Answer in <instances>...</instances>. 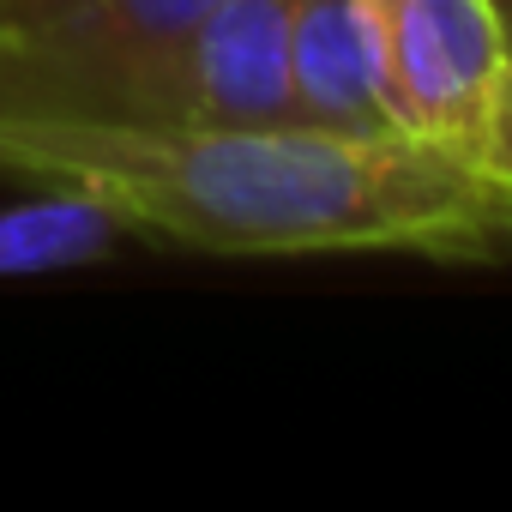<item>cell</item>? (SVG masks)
<instances>
[{"mask_svg": "<svg viewBox=\"0 0 512 512\" xmlns=\"http://www.w3.org/2000/svg\"><path fill=\"white\" fill-rule=\"evenodd\" d=\"M127 235L133 229L103 199L73 193V187H43L31 199L0 205V278L85 272L97 260H115Z\"/></svg>", "mask_w": 512, "mask_h": 512, "instance_id": "6", "label": "cell"}, {"mask_svg": "<svg viewBox=\"0 0 512 512\" xmlns=\"http://www.w3.org/2000/svg\"><path fill=\"white\" fill-rule=\"evenodd\" d=\"M0 175L91 193L133 235L199 253H422L452 266L512 253V187L404 133L0 109Z\"/></svg>", "mask_w": 512, "mask_h": 512, "instance_id": "1", "label": "cell"}, {"mask_svg": "<svg viewBox=\"0 0 512 512\" xmlns=\"http://www.w3.org/2000/svg\"><path fill=\"white\" fill-rule=\"evenodd\" d=\"M488 163H494V175L512 187V61H506L500 103H494V139H488Z\"/></svg>", "mask_w": 512, "mask_h": 512, "instance_id": "8", "label": "cell"}, {"mask_svg": "<svg viewBox=\"0 0 512 512\" xmlns=\"http://www.w3.org/2000/svg\"><path fill=\"white\" fill-rule=\"evenodd\" d=\"M290 103L320 133H392L362 0H290Z\"/></svg>", "mask_w": 512, "mask_h": 512, "instance_id": "5", "label": "cell"}, {"mask_svg": "<svg viewBox=\"0 0 512 512\" xmlns=\"http://www.w3.org/2000/svg\"><path fill=\"white\" fill-rule=\"evenodd\" d=\"M85 7V0H0V37H25V31H43L49 19Z\"/></svg>", "mask_w": 512, "mask_h": 512, "instance_id": "7", "label": "cell"}, {"mask_svg": "<svg viewBox=\"0 0 512 512\" xmlns=\"http://www.w3.org/2000/svg\"><path fill=\"white\" fill-rule=\"evenodd\" d=\"M494 7H500V19H506V37H512V0H494Z\"/></svg>", "mask_w": 512, "mask_h": 512, "instance_id": "9", "label": "cell"}, {"mask_svg": "<svg viewBox=\"0 0 512 512\" xmlns=\"http://www.w3.org/2000/svg\"><path fill=\"white\" fill-rule=\"evenodd\" d=\"M217 0H85L43 31L0 37L7 115H127L139 79Z\"/></svg>", "mask_w": 512, "mask_h": 512, "instance_id": "3", "label": "cell"}, {"mask_svg": "<svg viewBox=\"0 0 512 512\" xmlns=\"http://www.w3.org/2000/svg\"><path fill=\"white\" fill-rule=\"evenodd\" d=\"M115 121L302 127L290 103V0H217L139 79Z\"/></svg>", "mask_w": 512, "mask_h": 512, "instance_id": "4", "label": "cell"}, {"mask_svg": "<svg viewBox=\"0 0 512 512\" xmlns=\"http://www.w3.org/2000/svg\"><path fill=\"white\" fill-rule=\"evenodd\" d=\"M362 19L392 133L488 163L494 103L512 61L494 0H362Z\"/></svg>", "mask_w": 512, "mask_h": 512, "instance_id": "2", "label": "cell"}]
</instances>
